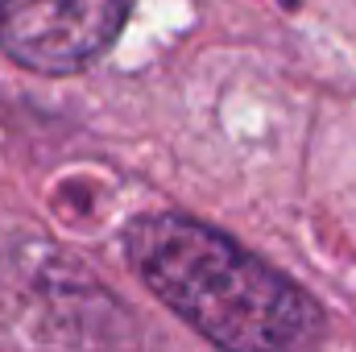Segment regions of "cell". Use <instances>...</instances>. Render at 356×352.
<instances>
[{
  "mask_svg": "<svg viewBox=\"0 0 356 352\" xmlns=\"http://www.w3.org/2000/svg\"><path fill=\"white\" fill-rule=\"evenodd\" d=\"M133 0H0V50L38 75H79L124 29Z\"/></svg>",
  "mask_w": 356,
  "mask_h": 352,
  "instance_id": "7a4b0ae2",
  "label": "cell"
},
{
  "mask_svg": "<svg viewBox=\"0 0 356 352\" xmlns=\"http://www.w3.org/2000/svg\"><path fill=\"white\" fill-rule=\"evenodd\" d=\"M277 4H282V8H298L302 0H277Z\"/></svg>",
  "mask_w": 356,
  "mask_h": 352,
  "instance_id": "3957f363",
  "label": "cell"
},
{
  "mask_svg": "<svg viewBox=\"0 0 356 352\" xmlns=\"http://www.w3.org/2000/svg\"><path fill=\"white\" fill-rule=\"evenodd\" d=\"M124 257L149 294L220 352H319L327 340L323 307L294 278L203 220L137 216Z\"/></svg>",
  "mask_w": 356,
  "mask_h": 352,
  "instance_id": "6da1fadb",
  "label": "cell"
}]
</instances>
